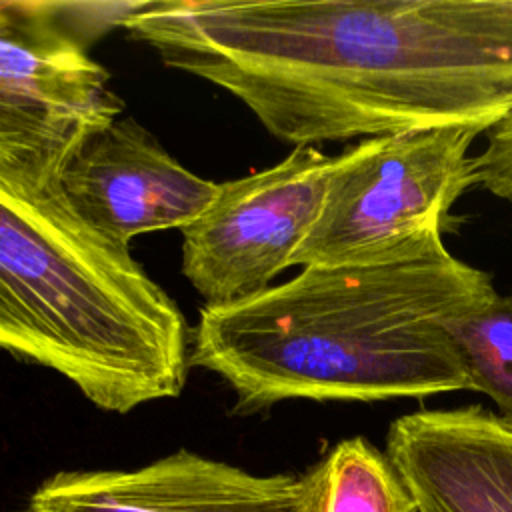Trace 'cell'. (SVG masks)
Wrapping results in <instances>:
<instances>
[{"mask_svg": "<svg viewBox=\"0 0 512 512\" xmlns=\"http://www.w3.org/2000/svg\"><path fill=\"white\" fill-rule=\"evenodd\" d=\"M74 212L110 242L184 228L208 210L220 184L184 168L132 118L92 134L60 176Z\"/></svg>", "mask_w": 512, "mask_h": 512, "instance_id": "obj_7", "label": "cell"}, {"mask_svg": "<svg viewBox=\"0 0 512 512\" xmlns=\"http://www.w3.org/2000/svg\"><path fill=\"white\" fill-rule=\"evenodd\" d=\"M300 502V476H256L178 450L136 470L58 472L28 512H300Z\"/></svg>", "mask_w": 512, "mask_h": 512, "instance_id": "obj_8", "label": "cell"}, {"mask_svg": "<svg viewBox=\"0 0 512 512\" xmlns=\"http://www.w3.org/2000/svg\"><path fill=\"white\" fill-rule=\"evenodd\" d=\"M300 482V512H418L386 452L362 436L340 440Z\"/></svg>", "mask_w": 512, "mask_h": 512, "instance_id": "obj_10", "label": "cell"}, {"mask_svg": "<svg viewBox=\"0 0 512 512\" xmlns=\"http://www.w3.org/2000/svg\"><path fill=\"white\" fill-rule=\"evenodd\" d=\"M118 24L294 148L512 112V0H160Z\"/></svg>", "mask_w": 512, "mask_h": 512, "instance_id": "obj_1", "label": "cell"}, {"mask_svg": "<svg viewBox=\"0 0 512 512\" xmlns=\"http://www.w3.org/2000/svg\"><path fill=\"white\" fill-rule=\"evenodd\" d=\"M38 6L34 2H0V26L32 14Z\"/></svg>", "mask_w": 512, "mask_h": 512, "instance_id": "obj_13", "label": "cell"}, {"mask_svg": "<svg viewBox=\"0 0 512 512\" xmlns=\"http://www.w3.org/2000/svg\"><path fill=\"white\" fill-rule=\"evenodd\" d=\"M478 128L444 126L364 138L334 156L316 222L292 266L366 264L440 232L452 204L476 184Z\"/></svg>", "mask_w": 512, "mask_h": 512, "instance_id": "obj_4", "label": "cell"}, {"mask_svg": "<svg viewBox=\"0 0 512 512\" xmlns=\"http://www.w3.org/2000/svg\"><path fill=\"white\" fill-rule=\"evenodd\" d=\"M50 8L0 26V176L40 188L58 184L124 108L106 68L52 26Z\"/></svg>", "mask_w": 512, "mask_h": 512, "instance_id": "obj_5", "label": "cell"}, {"mask_svg": "<svg viewBox=\"0 0 512 512\" xmlns=\"http://www.w3.org/2000/svg\"><path fill=\"white\" fill-rule=\"evenodd\" d=\"M176 302L52 186L0 176V348L126 414L176 398L190 368Z\"/></svg>", "mask_w": 512, "mask_h": 512, "instance_id": "obj_3", "label": "cell"}, {"mask_svg": "<svg viewBox=\"0 0 512 512\" xmlns=\"http://www.w3.org/2000/svg\"><path fill=\"white\" fill-rule=\"evenodd\" d=\"M334 156L298 146L270 168L220 182L214 202L182 232V274L204 306L252 298L292 258L318 218Z\"/></svg>", "mask_w": 512, "mask_h": 512, "instance_id": "obj_6", "label": "cell"}, {"mask_svg": "<svg viewBox=\"0 0 512 512\" xmlns=\"http://www.w3.org/2000/svg\"><path fill=\"white\" fill-rule=\"evenodd\" d=\"M468 388L490 396L512 424V294H494L472 312L446 324Z\"/></svg>", "mask_w": 512, "mask_h": 512, "instance_id": "obj_11", "label": "cell"}, {"mask_svg": "<svg viewBox=\"0 0 512 512\" xmlns=\"http://www.w3.org/2000/svg\"><path fill=\"white\" fill-rule=\"evenodd\" d=\"M386 456L418 512H512V424L480 404L396 418Z\"/></svg>", "mask_w": 512, "mask_h": 512, "instance_id": "obj_9", "label": "cell"}, {"mask_svg": "<svg viewBox=\"0 0 512 512\" xmlns=\"http://www.w3.org/2000/svg\"><path fill=\"white\" fill-rule=\"evenodd\" d=\"M476 184L512 202V112L486 132V148L474 156Z\"/></svg>", "mask_w": 512, "mask_h": 512, "instance_id": "obj_12", "label": "cell"}, {"mask_svg": "<svg viewBox=\"0 0 512 512\" xmlns=\"http://www.w3.org/2000/svg\"><path fill=\"white\" fill-rule=\"evenodd\" d=\"M494 294L490 276L434 232L386 260L304 266L252 298L202 306L188 360L218 374L244 414L292 398L470 390L446 324Z\"/></svg>", "mask_w": 512, "mask_h": 512, "instance_id": "obj_2", "label": "cell"}]
</instances>
